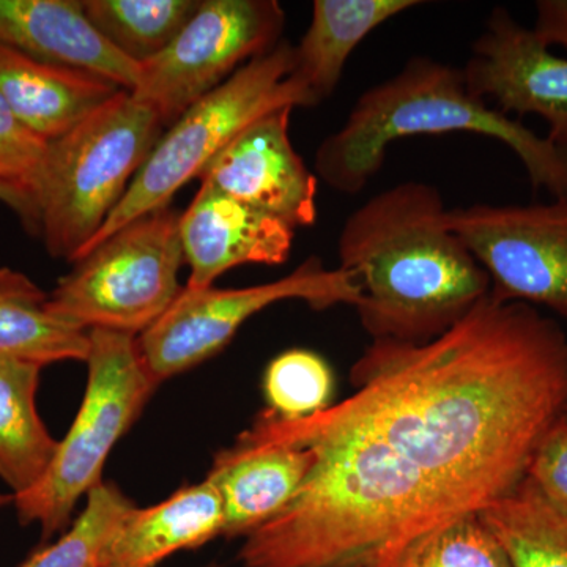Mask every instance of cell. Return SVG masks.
I'll return each instance as SVG.
<instances>
[{
    "label": "cell",
    "instance_id": "obj_1",
    "mask_svg": "<svg viewBox=\"0 0 567 567\" xmlns=\"http://www.w3.org/2000/svg\"><path fill=\"white\" fill-rule=\"evenodd\" d=\"M353 393L252 435L311 451L281 513L245 536L244 567H394L421 537L480 514L528 475L567 420V333L488 293L423 344L372 339Z\"/></svg>",
    "mask_w": 567,
    "mask_h": 567
},
{
    "label": "cell",
    "instance_id": "obj_2",
    "mask_svg": "<svg viewBox=\"0 0 567 567\" xmlns=\"http://www.w3.org/2000/svg\"><path fill=\"white\" fill-rule=\"evenodd\" d=\"M436 186L402 182L375 194L339 233V267L357 279L372 339L423 344L491 293V279L447 223Z\"/></svg>",
    "mask_w": 567,
    "mask_h": 567
},
{
    "label": "cell",
    "instance_id": "obj_3",
    "mask_svg": "<svg viewBox=\"0 0 567 567\" xmlns=\"http://www.w3.org/2000/svg\"><path fill=\"white\" fill-rule=\"evenodd\" d=\"M456 133L502 142L535 192L567 200V147L496 111L470 91L464 70L429 55H413L358 96L344 125L317 148L316 174L334 192L354 196L382 171L395 141Z\"/></svg>",
    "mask_w": 567,
    "mask_h": 567
},
{
    "label": "cell",
    "instance_id": "obj_4",
    "mask_svg": "<svg viewBox=\"0 0 567 567\" xmlns=\"http://www.w3.org/2000/svg\"><path fill=\"white\" fill-rule=\"evenodd\" d=\"M158 112L121 91L50 142L39 193L40 235L54 259L85 251L163 136Z\"/></svg>",
    "mask_w": 567,
    "mask_h": 567
},
{
    "label": "cell",
    "instance_id": "obj_5",
    "mask_svg": "<svg viewBox=\"0 0 567 567\" xmlns=\"http://www.w3.org/2000/svg\"><path fill=\"white\" fill-rule=\"evenodd\" d=\"M292 73L293 44L282 39L189 107L163 133L121 204L81 257L134 219L171 207L175 194L203 177L208 164L257 118L282 107H316Z\"/></svg>",
    "mask_w": 567,
    "mask_h": 567
},
{
    "label": "cell",
    "instance_id": "obj_6",
    "mask_svg": "<svg viewBox=\"0 0 567 567\" xmlns=\"http://www.w3.org/2000/svg\"><path fill=\"white\" fill-rule=\"evenodd\" d=\"M87 385L80 412L59 442L47 473L24 494L13 496L22 525H40L47 543L65 532L82 496L102 484L104 464L155 391L137 338L92 330Z\"/></svg>",
    "mask_w": 567,
    "mask_h": 567
},
{
    "label": "cell",
    "instance_id": "obj_7",
    "mask_svg": "<svg viewBox=\"0 0 567 567\" xmlns=\"http://www.w3.org/2000/svg\"><path fill=\"white\" fill-rule=\"evenodd\" d=\"M181 216L159 208L95 246L59 279L50 293L52 315L84 331L145 333L183 289Z\"/></svg>",
    "mask_w": 567,
    "mask_h": 567
},
{
    "label": "cell",
    "instance_id": "obj_8",
    "mask_svg": "<svg viewBox=\"0 0 567 567\" xmlns=\"http://www.w3.org/2000/svg\"><path fill=\"white\" fill-rule=\"evenodd\" d=\"M306 301L316 311L331 306H357L361 289L341 267L324 268L309 257L278 281L244 289H188L183 287L166 315L137 336L142 361L156 385L196 368L221 352L241 324L279 301Z\"/></svg>",
    "mask_w": 567,
    "mask_h": 567
},
{
    "label": "cell",
    "instance_id": "obj_9",
    "mask_svg": "<svg viewBox=\"0 0 567 567\" xmlns=\"http://www.w3.org/2000/svg\"><path fill=\"white\" fill-rule=\"evenodd\" d=\"M286 13L276 0H200L173 43L141 63L132 95L174 125L189 107L282 40Z\"/></svg>",
    "mask_w": 567,
    "mask_h": 567
},
{
    "label": "cell",
    "instance_id": "obj_10",
    "mask_svg": "<svg viewBox=\"0 0 567 567\" xmlns=\"http://www.w3.org/2000/svg\"><path fill=\"white\" fill-rule=\"evenodd\" d=\"M447 223L503 301L544 306L567 319V200L451 208Z\"/></svg>",
    "mask_w": 567,
    "mask_h": 567
},
{
    "label": "cell",
    "instance_id": "obj_11",
    "mask_svg": "<svg viewBox=\"0 0 567 567\" xmlns=\"http://www.w3.org/2000/svg\"><path fill=\"white\" fill-rule=\"evenodd\" d=\"M462 70L476 96L509 117L539 115L548 140L567 147V59L505 7L491 11Z\"/></svg>",
    "mask_w": 567,
    "mask_h": 567
},
{
    "label": "cell",
    "instance_id": "obj_12",
    "mask_svg": "<svg viewBox=\"0 0 567 567\" xmlns=\"http://www.w3.org/2000/svg\"><path fill=\"white\" fill-rule=\"evenodd\" d=\"M292 111L282 107L246 126L208 164L200 181L297 230L319 218V181L290 141Z\"/></svg>",
    "mask_w": 567,
    "mask_h": 567
},
{
    "label": "cell",
    "instance_id": "obj_13",
    "mask_svg": "<svg viewBox=\"0 0 567 567\" xmlns=\"http://www.w3.org/2000/svg\"><path fill=\"white\" fill-rule=\"evenodd\" d=\"M181 240L192 270L185 287L197 290L240 265H282L292 252L295 229L200 181L196 197L182 213Z\"/></svg>",
    "mask_w": 567,
    "mask_h": 567
},
{
    "label": "cell",
    "instance_id": "obj_14",
    "mask_svg": "<svg viewBox=\"0 0 567 567\" xmlns=\"http://www.w3.org/2000/svg\"><path fill=\"white\" fill-rule=\"evenodd\" d=\"M0 44L37 61L85 71L132 92L140 63L96 31L80 0H0Z\"/></svg>",
    "mask_w": 567,
    "mask_h": 567
},
{
    "label": "cell",
    "instance_id": "obj_15",
    "mask_svg": "<svg viewBox=\"0 0 567 567\" xmlns=\"http://www.w3.org/2000/svg\"><path fill=\"white\" fill-rule=\"evenodd\" d=\"M312 465L311 451L278 445L246 429L216 453L205 480L223 503V536H248L289 505Z\"/></svg>",
    "mask_w": 567,
    "mask_h": 567
},
{
    "label": "cell",
    "instance_id": "obj_16",
    "mask_svg": "<svg viewBox=\"0 0 567 567\" xmlns=\"http://www.w3.org/2000/svg\"><path fill=\"white\" fill-rule=\"evenodd\" d=\"M121 91L104 78L37 61L0 44V96L41 140H61Z\"/></svg>",
    "mask_w": 567,
    "mask_h": 567
},
{
    "label": "cell",
    "instance_id": "obj_17",
    "mask_svg": "<svg viewBox=\"0 0 567 567\" xmlns=\"http://www.w3.org/2000/svg\"><path fill=\"white\" fill-rule=\"evenodd\" d=\"M223 533L221 498L205 480L182 487L158 505L134 507L99 567H155L171 555L203 547Z\"/></svg>",
    "mask_w": 567,
    "mask_h": 567
},
{
    "label": "cell",
    "instance_id": "obj_18",
    "mask_svg": "<svg viewBox=\"0 0 567 567\" xmlns=\"http://www.w3.org/2000/svg\"><path fill=\"white\" fill-rule=\"evenodd\" d=\"M420 0H316L303 39L293 44L295 81L311 95L315 106L330 99L347 62L365 37Z\"/></svg>",
    "mask_w": 567,
    "mask_h": 567
},
{
    "label": "cell",
    "instance_id": "obj_19",
    "mask_svg": "<svg viewBox=\"0 0 567 567\" xmlns=\"http://www.w3.org/2000/svg\"><path fill=\"white\" fill-rule=\"evenodd\" d=\"M91 334L52 315L50 293L28 275L0 267V357L40 365L84 361Z\"/></svg>",
    "mask_w": 567,
    "mask_h": 567
},
{
    "label": "cell",
    "instance_id": "obj_20",
    "mask_svg": "<svg viewBox=\"0 0 567 567\" xmlns=\"http://www.w3.org/2000/svg\"><path fill=\"white\" fill-rule=\"evenodd\" d=\"M41 369L0 357V480L13 496L39 483L59 446L37 406Z\"/></svg>",
    "mask_w": 567,
    "mask_h": 567
},
{
    "label": "cell",
    "instance_id": "obj_21",
    "mask_svg": "<svg viewBox=\"0 0 567 567\" xmlns=\"http://www.w3.org/2000/svg\"><path fill=\"white\" fill-rule=\"evenodd\" d=\"M513 567H567V506L528 475L480 513Z\"/></svg>",
    "mask_w": 567,
    "mask_h": 567
},
{
    "label": "cell",
    "instance_id": "obj_22",
    "mask_svg": "<svg viewBox=\"0 0 567 567\" xmlns=\"http://www.w3.org/2000/svg\"><path fill=\"white\" fill-rule=\"evenodd\" d=\"M199 3L200 0H85L84 10L115 50L141 65L173 43Z\"/></svg>",
    "mask_w": 567,
    "mask_h": 567
},
{
    "label": "cell",
    "instance_id": "obj_23",
    "mask_svg": "<svg viewBox=\"0 0 567 567\" xmlns=\"http://www.w3.org/2000/svg\"><path fill=\"white\" fill-rule=\"evenodd\" d=\"M134 507L114 484H99L89 492L84 511L62 537L35 551L21 567H99Z\"/></svg>",
    "mask_w": 567,
    "mask_h": 567
},
{
    "label": "cell",
    "instance_id": "obj_24",
    "mask_svg": "<svg viewBox=\"0 0 567 567\" xmlns=\"http://www.w3.org/2000/svg\"><path fill=\"white\" fill-rule=\"evenodd\" d=\"M50 142L18 121L0 96V194L29 234L40 235L39 193Z\"/></svg>",
    "mask_w": 567,
    "mask_h": 567
},
{
    "label": "cell",
    "instance_id": "obj_25",
    "mask_svg": "<svg viewBox=\"0 0 567 567\" xmlns=\"http://www.w3.org/2000/svg\"><path fill=\"white\" fill-rule=\"evenodd\" d=\"M264 394L268 410L282 420L317 415L333 401V369L312 350H286L265 369Z\"/></svg>",
    "mask_w": 567,
    "mask_h": 567
},
{
    "label": "cell",
    "instance_id": "obj_26",
    "mask_svg": "<svg viewBox=\"0 0 567 567\" xmlns=\"http://www.w3.org/2000/svg\"><path fill=\"white\" fill-rule=\"evenodd\" d=\"M394 567H513L480 514L458 518L415 540Z\"/></svg>",
    "mask_w": 567,
    "mask_h": 567
},
{
    "label": "cell",
    "instance_id": "obj_27",
    "mask_svg": "<svg viewBox=\"0 0 567 567\" xmlns=\"http://www.w3.org/2000/svg\"><path fill=\"white\" fill-rule=\"evenodd\" d=\"M528 476L547 495L567 506V420L555 427L536 451Z\"/></svg>",
    "mask_w": 567,
    "mask_h": 567
},
{
    "label": "cell",
    "instance_id": "obj_28",
    "mask_svg": "<svg viewBox=\"0 0 567 567\" xmlns=\"http://www.w3.org/2000/svg\"><path fill=\"white\" fill-rule=\"evenodd\" d=\"M535 32L548 47L567 50V0H539L536 2Z\"/></svg>",
    "mask_w": 567,
    "mask_h": 567
},
{
    "label": "cell",
    "instance_id": "obj_29",
    "mask_svg": "<svg viewBox=\"0 0 567 567\" xmlns=\"http://www.w3.org/2000/svg\"><path fill=\"white\" fill-rule=\"evenodd\" d=\"M13 503V495H6L0 492V511L3 509L9 503Z\"/></svg>",
    "mask_w": 567,
    "mask_h": 567
},
{
    "label": "cell",
    "instance_id": "obj_30",
    "mask_svg": "<svg viewBox=\"0 0 567 567\" xmlns=\"http://www.w3.org/2000/svg\"><path fill=\"white\" fill-rule=\"evenodd\" d=\"M0 203L6 204V199H3L2 194H0Z\"/></svg>",
    "mask_w": 567,
    "mask_h": 567
},
{
    "label": "cell",
    "instance_id": "obj_31",
    "mask_svg": "<svg viewBox=\"0 0 567 567\" xmlns=\"http://www.w3.org/2000/svg\"><path fill=\"white\" fill-rule=\"evenodd\" d=\"M205 567H216V566L210 565V566H205Z\"/></svg>",
    "mask_w": 567,
    "mask_h": 567
}]
</instances>
